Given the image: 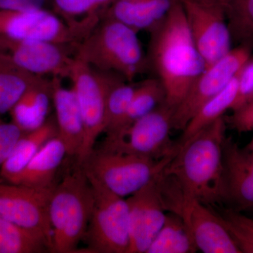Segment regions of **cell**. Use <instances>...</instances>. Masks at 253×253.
I'll list each match as a JSON object with an SVG mask.
<instances>
[{"instance_id": "cell-1", "label": "cell", "mask_w": 253, "mask_h": 253, "mask_svg": "<svg viewBox=\"0 0 253 253\" xmlns=\"http://www.w3.org/2000/svg\"><path fill=\"white\" fill-rule=\"evenodd\" d=\"M149 33L146 56L149 69L156 73L162 83L166 104L175 110L206 68L179 0L174 2L162 22Z\"/></svg>"}, {"instance_id": "cell-2", "label": "cell", "mask_w": 253, "mask_h": 253, "mask_svg": "<svg viewBox=\"0 0 253 253\" xmlns=\"http://www.w3.org/2000/svg\"><path fill=\"white\" fill-rule=\"evenodd\" d=\"M224 116L191 138L164 169L190 196L210 207L224 204Z\"/></svg>"}, {"instance_id": "cell-3", "label": "cell", "mask_w": 253, "mask_h": 253, "mask_svg": "<svg viewBox=\"0 0 253 253\" xmlns=\"http://www.w3.org/2000/svg\"><path fill=\"white\" fill-rule=\"evenodd\" d=\"M137 33L121 21L102 16L76 44L75 56L97 71L116 73L131 83L149 69Z\"/></svg>"}, {"instance_id": "cell-4", "label": "cell", "mask_w": 253, "mask_h": 253, "mask_svg": "<svg viewBox=\"0 0 253 253\" xmlns=\"http://www.w3.org/2000/svg\"><path fill=\"white\" fill-rule=\"evenodd\" d=\"M94 204L92 187L81 166L55 186L49 202L52 240L51 253L78 252L85 237Z\"/></svg>"}, {"instance_id": "cell-5", "label": "cell", "mask_w": 253, "mask_h": 253, "mask_svg": "<svg viewBox=\"0 0 253 253\" xmlns=\"http://www.w3.org/2000/svg\"><path fill=\"white\" fill-rule=\"evenodd\" d=\"M163 171L158 181L165 210L182 219L198 250L204 253H241L218 212L188 194Z\"/></svg>"}, {"instance_id": "cell-6", "label": "cell", "mask_w": 253, "mask_h": 253, "mask_svg": "<svg viewBox=\"0 0 253 253\" xmlns=\"http://www.w3.org/2000/svg\"><path fill=\"white\" fill-rule=\"evenodd\" d=\"M174 156L156 160L94 149L79 166L88 176L99 181L113 194L125 198L129 197L154 180Z\"/></svg>"}, {"instance_id": "cell-7", "label": "cell", "mask_w": 253, "mask_h": 253, "mask_svg": "<svg viewBox=\"0 0 253 253\" xmlns=\"http://www.w3.org/2000/svg\"><path fill=\"white\" fill-rule=\"evenodd\" d=\"M174 109L166 101L114 135L106 136L101 149L160 160L176 155L170 138Z\"/></svg>"}, {"instance_id": "cell-8", "label": "cell", "mask_w": 253, "mask_h": 253, "mask_svg": "<svg viewBox=\"0 0 253 253\" xmlns=\"http://www.w3.org/2000/svg\"><path fill=\"white\" fill-rule=\"evenodd\" d=\"M86 176L94 195L90 220L84 237L88 253H127L129 224L126 200Z\"/></svg>"}, {"instance_id": "cell-9", "label": "cell", "mask_w": 253, "mask_h": 253, "mask_svg": "<svg viewBox=\"0 0 253 253\" xmlns=\"http://www.w3.org/2000/svg\"><path fill=\"white\" fill-rule=\"evenodd\" d=\"M117 74L97 71L75 56L69 77L83 116L84 136L76 161L81 165L94 150L95 143L106 126V98Z\"/></svg>"}, {"instance_id": "cell-10", "label": "cell", "mask_w": 253, "mask_h": 253, "mask_svg": "<svg viewBox=\"0 0 253 253\" xmlns=\"http://www.w3.org/2000/svg\"><path fill=\"white\" fill-rule=\"evenodd\" d=\"M195 44L206 68L232 49L225 13L219 0H179Z\"/></svg>"}, {"instance_id": "cell-11", "label": "cell", "mask_w": 253, "mask_h": 253, "mask_svg": "<svg viewBox=\"0 0 253 253\" xmlns=\"http://www.w3.org/2000/svg\"><path fill=\"white\" fill-rule=\"evenodd\" d=\"M252 52L249 48L236 46L224 57L206 68L174 110L173 129L182 131L200 108L237 76Z\"/></svg>"}, {"instance_id": "cell-12", "label": "cell", "mask_w": 253, "mask_h": 253, "mask_svg": "<svg viewBox=\"0 0 253 253\" xmlns=\"http://www.w3.org/2000/svg\"><path fill=\"white\" fill-rule=\"evenodd\" d=\"M73 46L0 36V58L39 76L69 77L74 62Z\"/></svg>"}, {"instance_id": "cell-13", "label": "cell", "mask_w": 253, "mask_h": 253, "mask_svg": "<svg viewBox=\"0 0 253 253\" xmlns=\"http://www.w3.org/2000/svg\"><path fill=\"white\" fill-rule=\"evenodd\" d=\"M0 36L74 47L84 38L83 33L47 9L0 11Z\"/></svg>"}, {"instance_id": "cell-14", "label": "cell", "mask_w": 253, "mask_h": 253, "mask_svg": "<svg viewBox=\"0 0 253 253\" xmlns=\"http://www.w3.org/2000/svg\"><path fill=\"white\" fill-rule=\"evenodd\" d=\"M54 187L38 189L0 183V217L43 236L49 244L50 253L52 232L49 202Z\"/></svg>"}, {"instance_id": "cell-15", "label": "cell", "mask_w": 253, "mask_h": 253, "mask_svg": "<svg viewBox=\"0 0 253 253\" xmlns=\"http://www.w3.org/2000/svg\"><path fill=\"white\" fill-rule=\"evenodd\" d=\"M159 175L126 199L129 224L127 253H146L166 220V211L158 186Z\"/></svg>"}, {"instance_id": "cell-16", "label": "cell", "mask_w": 253, "mask_h": 253, "mask_svg": "<svg viewBox=\"0 0 253 253\" xmlns=\"http://www.w3.org/2000/svg\"><path fill=\"white\" fill-rule=\"evenodd\" d=\"M224 204L242 212L253 210V156L231 138L224 143Z\"/></svg>"}, {"instance_id": "cell-17", "label": "cell", "mask_w": 253, "mask_h": 253, "mask_svg": "<svg viewBox=\"0 0 253 253\" xmlns=\"http://www.w3.org/2000/svg\"><path fill=\"white\" fill-rule=\"evenodd\" d=\"M61 80L52 78L53 105L58 136L64 143L68 156L76 159L84 141V122L74 90L72 87H65Z\"/></svg>"}, {"instance_id": "cell-18", "label": "cell", "mask_w": 253, "mask_h": 253, "mask_svg": "<svg viewBox=\"0 0 253 253\" xmlns=\"http://www.w3.org/2000/svg\"><path fill=\"white\" fill-rule=\"evenodd\" d=\"M176 0H116L102 16L137 32L151 31L166 17Z\"/></svg>"}, {"instance_id": "cell-19", "label": "cell", "mask_w": 253, "mask_h": 253, "mask_svg": "<svg viewBox=\"0 0 253 253\" xmlns=\"http://www.w3.org/2000/svg\"><path fill=\"white\" fill-rule=\"evenodd\" d=\"M51 104L52 79L42 76L26 91L10 111L11 122L23 132L35 130L47 121Z\"/></svg>"}, {"instance_id": "cell-20", "label": "cell", "mask_w": 253, "mask_h": 253, "mask_svg": "<svg viewBox=\"0 0 253 253\" xmlns=\"http://www.w3.org/2000/svg\"><path fill=\"white\" fill-rule=\"evenodd\" d=\"M68 156L66 146L59 136L46 141L26 168L11 184L38 189H51L63 160Z\"/></svg>"}, {"instance_id": "cell-21", "label": "cell", "mask_w": 253, "mask_h": 253, "mask_svg": "<svg viewBox=\"0 0 253 253\" xmlns=\"http://www.w3.org/2000/svg\"><path fill=\"white\" fill-rule=\"evenodd\" d=\"M58 135L55 117L49 118L41 127L24 133L0 168V176L7 183H12L30 161L51 138Z\"/></svg>"}, {"instance_id": "cell-22", "label": "cell", "mask_w": 253, "mask_h": 253, "mask_svg": "<svg viewBox=\"0 0 253 253\" xmlns=\"http://www.w3.org/2000/svg\"><path fill=\"white\" fill-rule=\"evenodd\" d=\"M239 86V73L220 92L205 103L190 120L182 130L180 139L176 142L178 151L195 135L231 109L235 101Z\"/></svg>"}, {"instance_id": "cell-23", "label": "cell", "mask_w": 253, "mask_h": 253, "mask_svg": "<svg viewBox=\"0 0 253 253\" xmlns=\"http://www.w3.org/2000/svg\"><path fill=\"white\" fill-rule=\"evenodd\" d=\"M198 251L182 219L174 213L168 212L162 228L146 253H194Z\"/></svg>"}, {"instance_id": "cell-24", "label": "cell", "mask_w": 253, "mask_h": 253, "mask_svg": "<svg viewBox=\"0 0 253 253\" xmlns=\"http://www.w3.org/2000/svg\"><path fill=\"white\" fill-rule=\"evenodd\" d=\"M41 77L0 58V117L9 113L18 100Z\"/></svg>"}, {"instance_id": "cell-25", "label": "cell", "mask_w": 253, "mask_h": 253, "mask_svg": "<svg viewBox=\"0 0 253 253\" xmlns=\"http://www.w3.org/2000/svg\"><path fill=\"white\" fill-rule=\"evenodd\" d=\"M46 252L50 246L43 236L0 217V253Z\"/></svg>"}, {"instance_id": "cell-26", "label": "cell", "mask_w": 253, "mask_h": 253, "mask_svg": "<svg viewBox=\"0 0 253 253\" xmlns=\"http://www.w3.org/2000/svg\"><path fill=\"white\" fill-rule=\"evenodd\" d=\"M225 13L233 44L253 51V0H219Z\"/></svg>"}, {"instance_id": "cell-27", "label": "cell", "mask_w": 253, "mask_h": 253, "mask_svg": "<svg viewBox=\"0 0 253 253\" xmlns=\"http://www.w3.org/2000/svg\"><path fill=\"white\" fill-rule=\"evenodd\" d=\"M121 76L116 75L108 91L106 98V136L113 135L123 128L129 103L135 86L131 85Z\"/></svg>"}, {"instance_id": "cell-28", "label": "cell", "mask_w": 253, "mask_h": 253, "mask_svg": "<svg viewBox=\"0 0 253 253\" xmlns=\"http://www.w3.org/2000/svg\"><path fill=\"white\" fill-rule=\"evenodd\" d=\"M165 101L166 91L157 78L146 80L139 85L135 86L123 128L119 131L154 111Z\"/></svg>"}, {"instance_id": "cell-29", "label": "cell", "mask_w": 253, "mask_h": 253, "mask_svg": "<svg viewBox=\"0 0 253 253\" xmlns=\"http://www.w3.org/2000/svg\"><path fill=\"white\" fill-rule=\"evenodd\" d=\"M54 12L68 26L78 30L84 38L101 19L89 0H52Z\"/></svg>"}, {"instance_id": "cell-30", "label": "cell", "mask_w": 253, "mask_h": 253, "mask_svg": "<svg viewBox=\"0 0 253 253\" xmlns=\"http://www.w3.org/2000/svg\"><path fill=\"white\" fill-rule=\"evenodd\" d=\"M241 253H253V219L231 208L218 212Z\"/></svg>"}, {"instance_id": "cell-31", "label": "cell", "mask_w": 253, "mask_h": 253, "mask_svg": "<svg viewBox=\"0 0 253 253\" xmlns=\"http://www.w3.org/2000/svg\"><path fill=\"white\" fill-rule=\"evenodd\" d=\"M253 99V57L251 56L239 73V86L231 111L237 109Z\"/></svg>"}, {"instance_id": "cell-32", "label": "cell", "mask_w": 253, "mask_h": 253, "mask_svg": "<svg viewBox=\"0 0 253 253\" xmlns=\"http://www.w3.org/2000/svg\"><path fill=\"white\" fill-rule=\"evenodd\" d=\"M23 132L11 122L0 121V168L1 167L14 149Z\"/></svg>"}, {"instance_id": "cell-33", "label": "cell", "mask_w": 253, "mask_h": 253, "mask_svg": "<svg viewBox=\"0 0 253 253\" xmlns=\"http://www.w3.org/2000/svg\"><path fill=\"white\" fill-rule=\"evenodd\" d=\"M232 111L230 116L224 117L228 126L239 133L253 131V99Z\"/></svg>"}, {"instance_id": "cell-34", "label": "cell", "mask_w": 253, "mask_h": 253, "mask_svg": "<svg viewBox=\"0 0 253 253\" xmlns=\"http://www.w3.org/2000/svg\"><path fill=\"white\" fill-rule=\"evenodd\" d=\"M49 4L52 6V0H0V11L47 9Z\"/></svg>"}, {"instance_id": "cell-35", "label": "cell", "mask_w": 253, "mask_h": 253, "mask_svg": "<svg viewBox=\"0 0 253 253\" xmlns=\"http://www.w3.org/2000/svg\"><path fill=\"white\" fill-rule=\"evenodd\" d=\"M116 0H89L93 9L102 16L106 9L113 4Z\"/></svg>"}, {"instance_id": "cell-36", "label": "cell", "mask_w": 253, "mask_h": 253, "mask_svg": "<svg viewBox=\"0 0 253 253\" xmlns=\"http://www.w3.org/2000/svg\"><path fill=\"white\" fill-rule=\"evenodd\" d=\"M246 149L249 150L250 153H251V154L253 156V137L252 141H251V143H250L249 146H248V147L246 148Z\"/></svg>"}, {"instance_id": "cell-37", "label": "cell", "mask_w": 253, "mask_h": 253, "mask_svg": "<svg viewBox=\"0 0 253 253\" xmlns=\"http://www.w3.org/2000/svg\"></svg>"}]
</instances>
